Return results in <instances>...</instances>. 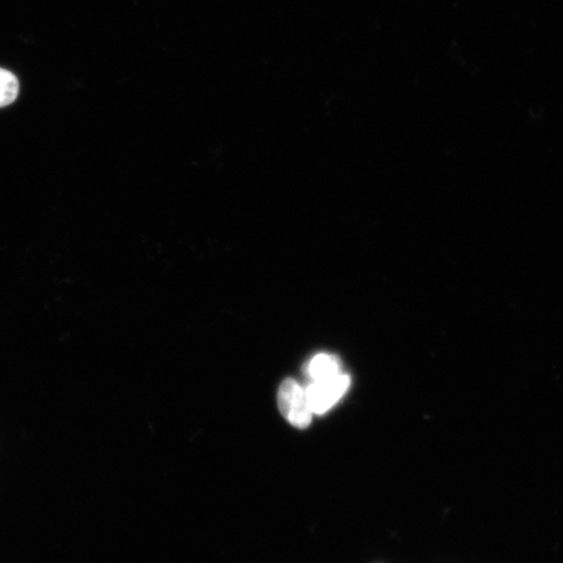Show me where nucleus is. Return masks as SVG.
Masks as SVG:
<instances>
[{
	"label": "nucleus",
	"instance_id": "1",
	"mask_svg": "<svg viewBox=\"0 0 563 563\" xmlns=\"http://www.w3.org/2000/svg\"><path fill=\"white\" fill-rule=\"evenodd\" d=\"M277 399L280 413L291 426L302 429L311 424L313 413L308 404L306 387L287 378L279 386Z\"/></svg>",
	"mask_w": 563,
	"mask_h": 563
},
{
	"label": "nucleus",
	"instance_id": "2",
	"mask_svg": "<svg viewBox=\"0 0 563 563\" xmlns=\"http://www.w3.org/2000/svg\"><path fill=\"white\" fill-rule=\"evenodd\" d=\"M350 384L349 375L342 371L332 377L309 384L306 394L312 413L328 412L349 390Z\"/></svg>",
	"mask_w": 563,
	"mask_h": 563
},
{
	"label": "nucleus",
	"instance_id": "3",
	"mask_svg": "<svg viewBox=\"0 0 563 563\" xmlns=\"http://www.w3.org/2000/svg\"><path fill=\"white\" fill-rule=\"evenodd\" d=\"M341 372V363L334 355L319 354L307 363L306 373L311 383L332 377Z\"/></svg>",
	"mask_w": 563,
	"mask_h": 563
},
{
	"label": "nucleus",
	"instance_id": "4",
	"mask_svg": "<svg viewBox=\"0 0 563 563\" xmlns=\"http://www.w3.org/2000/svg\"><path fill=\"white\" fill-rule=\"evenodd\" d=\"M19 80L10 70L0 68V108H5L16 101L19 96Z\"/></svg>",
	"mask_w": 563,
	"mask_h": 563
}]
</instances>
